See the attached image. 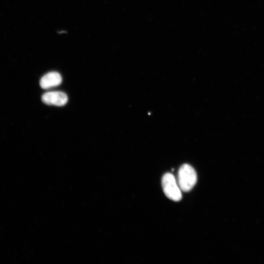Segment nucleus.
Returning <instances> with one entry per match:
<instances>
[{"mask_svg": "<svg viewBox=\"0 0 264 264\" xmlns=\"http://www.w3.org/2000/svg\"><path fill=\"white\" fill-rule=\"evenodd\" d=\"M162 186L163 192L167 198L175 201L181 199V189L173 174L168 173L163 175Z\"/></svg>", "mask_w": 264, "mask_h": 264, "instance_id": "f03ea898", "label": "nucleus"}, {"mask_svg": "<svg viewBox=\"0 0 264 264\" xmlns=\"http://www.w3.org/2000/svg\"><path fill=\"white\" fill-rule=\"evenodd\" d=\"M177 178L178 186L184 192L190 191L197 181L195 170L188 164H184L180 167Z\"/></svg>", "mask_w": 264, "mask_h": 264, "instance_id": "f257e3e1", "label": "nucleus"}, {"mask_svg": "<svg viewBox=\"0 0 264 264\" xmlns=\"http://www.w3.org/2000/svg\"><path fill=\"white\" fill-rule=\"evenodd\" d=\"M62 77L57 72H50L44 75L40 81L41 88L47 89L59 85L62 82Z\"/></svg>", "mask_w": 264, "mask_h": 264, "instance_id": "20e7f679", "label": "nucleus"}, {"mask_svg": "<svg viewBox=\"0 0 264 264\" xmlns=\"http://www.w3.org/2000/svg\"><path fill=\"white\" fill-rule=\"evenodd\" d=\"M42 101L49 105L62 106L67 102L66 94L61 91H50L44 93L42 96Z\"/></svg>", "mask_w": 264, "mask_h": 264, "instance_id": "7ed1b4c3", "label": "nucleus"}]
</instances>
